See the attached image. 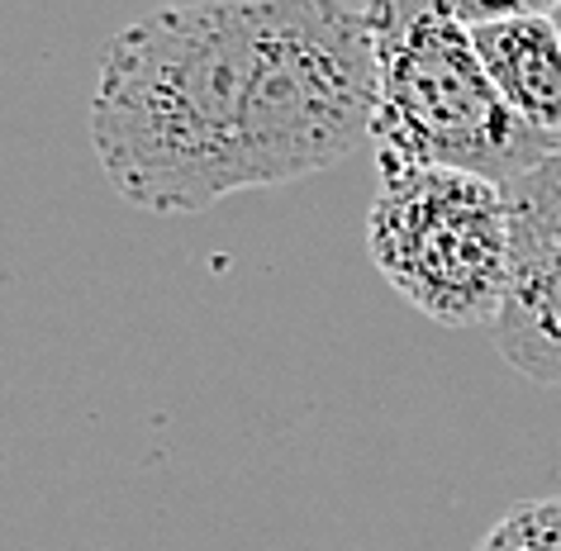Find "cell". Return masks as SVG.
<instances>
[{"label":"cell","instance_id":"9c48e42d","mask_svg":"<svg viewBox=\"0 0 561 551\" xmlns=\"http://www.w3.org/2000/svg\"><path fill=\"white\" fill-rule=\"evenodd\" d=\"M547 10H552V24H557V34H561V5H547Z\"/></svg>","mask_w":561,"mask_h":551},{"label":"cell","instance_id":"52a82bcc","mask_svg":"<svg viewBox=\"0 0 561 551\" xmlns=\"http://www.w3.org/2000/svg\"><path fill=\"white\" fill-rule=\"evenodd\" d=\"M476 551H561V500H538L504 514Z\"/></svg>","mask_w":561,"mask_h":551},{"label":"cell","instance_id":"5b68a950","mask_svg":"<svg viewBox=\"0 0 561 551\" xmlns=\"http://www.w3.org/2000/svg\"><path fill=\"white\" fill-rule=\"evenodd\" d=\"M500 101L561 144V34L542 5H453Z\"/></svg>","mask_w":561,"mask_h":551},{"label":"cell","instance_id":"7a4b0ae2","mask_svg":"<svg viewBox=\"0 0 561 551\" xmlns=\"http://www.w3.org/2000/svg\"><path fill=\"white\" fill-rule=\"evenodd\" d=\"M381 105L371 144L390 167H443L514 186L561 148L500 101L453 5L376 0Z\"/></svg>","mask_w":561,"mask_h":551},{"label":"cell","instance_id":"3957f363","mask_svg":"<svg viewBox=\"0 0 561 551\" xmlns=\"http://www.w3.org/2000/svg\"><path fill=\"white\" fill-rule=\"evenodd\" d=\"M381 105L376 5L266 0L262 62L243 119V191L286 186L371 138Z\"/></svg>","mask_w":561,"mask_h":551},{"label":"cell","instance_id":"277c9868","mask_svg":"<svg viewBox=\"0 0 561 551\" xmlns=\"http://www.w3.org/2000/svg\"><path fill=\"white\" fill-rule=\"evenodd\" d=\"M386 286L443 329H495L514 266V215L495 181L443 167H390L367 215Z\"/></svg>","mask_w":561,"mask_h":551},{"label":"cell","instance_id":"8992f818","mask_svg":"<svg viewBox=\"0 0 561 551\" xmlns=\"http://www.w3.org/2000/svg\"><path fill=\"white\" fill-rule=\"evenodd\" d=\"M500 357L561 390V233L514 223V266L495 319Z\"/></svg>","mask_w":561,"mask_h":551},{"label":"cell","instance_id":"ba28073f","mask_svg":"<svg viewBox=\"0 0 561 551\" xmlns=\"http://www.w3.org/2000/svg\"><path fill=\"white\" fill-rule=\"evenodd\" d=\"M504 195H510V215H514V223H528V229L561 233V148L538 167V172H528L524 181L504 186Z\"/></svg>","mask_w":561,"mask_h":551},{"label":"cell","instance_id":"6da1fadb","mask_svg":"<svg viewBox=\"0 0 561 551\" xmlns=\"http://www.w3.org/2000/svg\"><path fill=\"white\" fill-rule=\"evenodd\" d=\"M266 0H195L124 24L91 91L105 176L148 215H201L243 191V119Z\"/></svg>","mask_w":561,"mask_h":551}]
</instances>
